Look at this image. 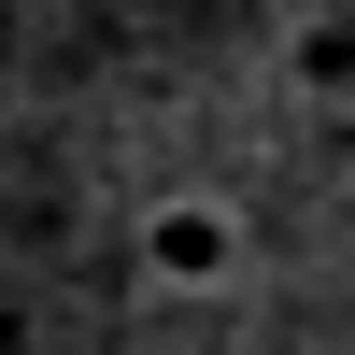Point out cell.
<instances>
[{
  "label": "cell",
  "mask_w": 355,
  "mask_h": 355,
  "mask_svg": "<svg viewBox=\"0 0 355 355\" xmlns=\"http://www.w3.org/2000/svg\"><path fill=\"white\" fill-rule=\"evenodd\" d=\"M142 256H157L171 284H214L242 242H227V214H157V227H142Z\"/></svg>",
  "instance_id": "obj_1"
}]
</instances>
